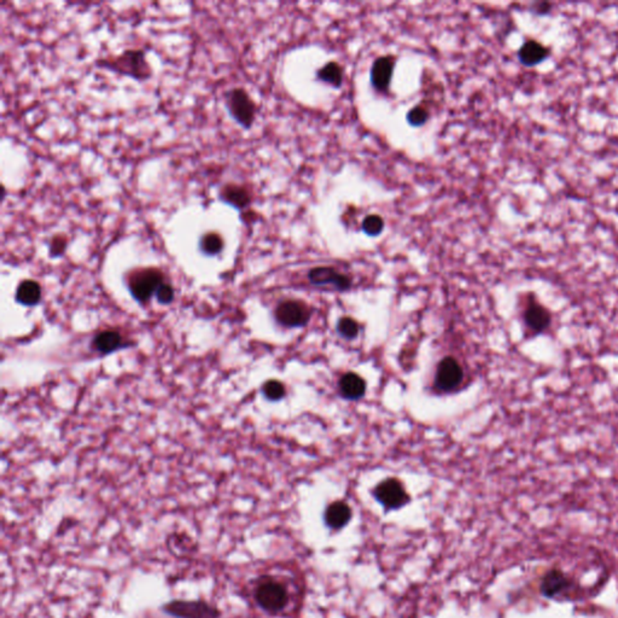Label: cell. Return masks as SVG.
<instances>
[{"label": "cell", "instance_id": "5bb4252c", "mask_svg": "<svg viewBox=\"0 0 618 618\" xmlns=\"http://www.w3.org/2000/svg\"><path fill=\"white\" fill-rule=\"evenodd\" d=\"M339 390L346 399L358 400L365 394L366 383L359 375L349 372L339 380Z\"/></svg>", "mask_w": 618, "mask_h": 618}, {"label": "cell", "instance_id": "9c48e42d", "mask_svg": "<svg viewBox=\"0 0 618 618\" xmlns=\"http://www.w3.org/2000/svg\"><path fill=\"white\" fill-rule=\"evenodd\" d=\"M309 311L299 301H285L275 309V318L278 323L287 327L304 326L309 320Z\"/></svg>", "mask_w": 618, "mask_h": 618}, {"label": "cell", "instance_id": "d4e9b609", "mask_svg": "<svg viewBox=\"0 0 618 618\" xmlns=\"http://www.w3.org/2000/svg\"><path fill=\"white\" fill-rule=\"evenodd\" d=\"M262 391L265 396L271 401H277L285 395V387L279 380H268L267 383H265Z\"/></svg>", "mask_w": 618, "mask_h": 618}, {"label": "cell", "instance_id": "30bf717a", "mask_svg": "<svg viewBox=\"0 0 618 618\" xmlns=\"http://www.w3.org/2000/svg\"><path fill=\"white\" fill-rule=\"evenodd\" d=\"M308 279L315 287L332 285L339 290H347L351 287L349 277L337 271L336 268L327 267V266L311 268L308 273Z\"/></svg>", "mask_w": 618, "mask_h": 618}, {"label": "cell", "instance_id": "ac0fdd59", "mask_svg": "<svg viewBox=\"0 0 618 618\" xmlns=\"http://www.w3.org/2000/svg\"><path fill=\"white\" fill-rule=\"evenodd\" d=\"M41 299V287L36 280H23L17 287L16 299L24 306H34Z\"/></svg>", "mask_w": 618, "mask_h": 618}, {"label": "cell", "instance_id": "d6986e66", "mask_svg": "<svg viewBox=\"0 0 618 618\" xmlns=\"http://www.w3.org/2000/svg\"><path fill=\"white\" fill-rule=\"evenodd\" d=\"M568 585H569L568 578L564 576L563 572L552 571L547 575L546 577L543 578L541 590H543V595H547V597H555V595H559L562 590H565Z\"/></svg>", "mask_w": 618, "mask_h": 618}, {"label": "cell", "instance_id": "603a6c76", "mask_svg": "<svg viewBox=\"0 0 618 618\" xmlns=\"http://www.w3.org/2000/svg\"><path fill=\"white\" fill-rule=\"evenodd\" d=\"M67 247H68V238H67V235H62V233L55 235L50 240V243H48L50 255H51V257H60V256L63 255L64 252H65Z\"/></svg>", "mask_w": 618, "mask_h": 618}, {"label": "cell", "instance_id": "7c38bea8", "mask_svg": "<svg viewBox=\"0 0 618 618\" xmlns=\"http://www.w3.org/2000/svg\"><path fill=\"white\" fill-rule=\"evenodd\" d=\"M219 198L223 203L232 206V207L244 211L250 207L252 201V195L250 190L240 185V183H228L223 185L219 192Z\"/></svg>", "mask_w": 618, "mask_h": 618}, {"label": "cell", "instance_id": "8fae6325", "mask_svg": "<svg viewBox=\"0 0 618 618\" xmlns=\"http://www.w3.org/2000/svg\"><path fill=\"white\" fill-rule=\"evenodd\" d=\"M523 320L533 334H541L550 327V313L538 299H531L524 308Z\"/></svg>", "mask_w": 618, "mask_h": 618}, {"label": "cell", "instance_id": "52a82bcc", "mask_svg": "<svg viewBox=\"0 0 618 618\" xmlns=\"http://www.w3.org/2000/svg\"><path fill=\"white\" fill-rule=\"evenodd\" d=\"M464 372L460 363L454 358H444L437 366L435 383L442 391L457 389L463 382Z\"/></svg>", "mask_w": 618, "mask_h": 618}, {"label": "cell", "instance_id": "484cf974", "mask_svg": "<svg viewBox=\"0 0 618 618\" xmlns=\"http://www.w3.org/2000/svg\"><path fill=\"white\" fill-rule=\"evenodd\" d=\"M156 297H157L159 302H161V304H166L172 302V299H174V290H173V287H171V284L164 282V283L161 285L160 289H159L157 294H156Z\"/></svg>", "mask_w": 618, "mask_h": 618}, {"label": "cell", "instance_id": "44dd1931", "mask_svg": "<svg viewBox=\"0 0 618 618\" xmlns=\"http://www.w3.org/2000/svg\"><path fill=\"white\" fill-rule=\"evenodd\" d=\"M384 228H385L384 219L378 214L367 215L361 223L363 233L370 235V237H377V235H380L383 232Z\"/></svg>", "mask_w": 618, "mask_h": 618}, {"label": "cell", "instance_id": "5b68a950", "mask_svg": "<svg viewBox=\"0 0 618 618\" xmlns=\"http://www.w3.org/2000/svg\"><path fill=\"white\" fill-rule=\"evenodd\" d=\"M255 600L265 611L279 612L287 604V588L278 581L267 578L256 587Z\"/></svg>", "mask_w": 618, "mask_h": 618}, {"label": "cell", "instance_id": "ba28073f", "mask_svg": "<svg viewBox=\"0 0 618 618\" xmlns=\"http://www.w3.org/2000/svg\"><path fill=\"white\" fill-rule=\"evenodd\" d=\"M375 498L387 508H399L408 501L405 488L395 479H385L378 484L375 491Z\"/></svg>", "mask_w": 618, "mask_h": 618}, {"label": "cell", "instance_id": "3957f363", "mask_svg": "<svg viewBox=\"0 0 618 618\" xmlns=\"http://www.w3.org/2000/svg\"><path fill=\"white\" fill-rule=\"evenodd\" d=\"M164 283V275L159 268H137L127 275L128 289L139 302H148Z\"/></svg>", "mask_w": 618, "mask_h": 618}, {"label": "cell", "instance_id": "277c9868", "mask_svg": "<svg viewBox=\"0 0 618 618\" xmlns=\"http://www.w3.org/2000/svg\"><path fill=\"white\" fill-rule=\"evenodd\" d=\"M164 614L174 618H220L219 607L206 600H171L161 607Z\"/></svg>", "mask_w": 618, "mask_h": 618}, {"label": "cell", "instance_id": "7a4b0ae2", "mask_svg": "<svg viewBox=\"0 0 618 618\" xmlns=\"http://www.w3.org/2000/svg\"><path fill=\"white\" fill-rule=\"evenodd\" d=\"M225 105L232 119L244 129L252 128L256 120L257 105L243 87H233L225 93Z\"/></svg>", "mask_w": 618, "mask_h": 618}, {"label": "cell", "instance_id": "6da1fadb", "mask_svg": "<svg viewBox=\"0 0 618 618\" xmlns=\"http://www.w3.org/2000/svg\"><path fill=\"white\" fill-rule=\"evenodd\" d=\"M97 65L138 81L148 80L154 74L145 51L140 48H127L120 55L103 57L97 60Z\"/></svg>", "mask_w": 618, "mask_h": 618}, {"label": "cell", "instance_id": "4fadbf2b", "mask_svg": "<svg viewBox=\"0 0 618 618\" xmlns=\"http://www.w3.org/2000/svg\"><path fill=\"white\" fill-rule=\"evenodd\" d=\"M550 55V50L543 46L538 41H527L521 46L518 51V60L526 67H534L546 60Z\"/></svg>", "mask_w": 618, "mask_h": 618}, {"label": "cell", "instance_id": "cb8c5ba5", "mask_svg": "<svg viewBox=\"0 0 618 618\" xmlns=\"http://www.w3.org/2000/svg\"><path fill=\"white\" fill-rule=\"evenodd\" d=\"M337 329H339L341 336H343L344 339H353L359 335V325L354 319L348 318V316L339 320Z\"/></svg>", "mask_w": 618, "mask_h": 618}, {"label": "cell", "instance_id": "e0dca14e", "mask_svg": "<svg viewBox=\"0 0 618 618\" xmlns=\"http://www.w3.org/2000/svg\"><path fill=\"white\" fill-rule=\"evenodd\" d=\"M122 342L124 341H122V336L120 335V332L105 330V331L100 332L98 335H96V337L93 339L92 346L102 354H108V353H112L116 349H119L122 346Z\"/></svg>", "mask_w": 618, "mask_h": 618}, {"label": "cell", "instance_id": "ffe728a7", "mask_svg": "<svg viewBox=\"0 0 618 618\" xmlns=\"http://www.w3.org/2000/svg\"><path fill=\"white\" fill-rule=\"evenodd\" d=\"M225 247L223 235L218 232H207L200 240L201 252L208 256H215L223 252Z\"/></svg>", "mask_w": 618, "mask_h": 618}, {"label": "cell", "instance_id": "8992f818", "mask_svg": "<svg viewBox=\"0 0 618 618\" xmlns=\"http://www.w3.org/2000/svg\"><path fill=\"white\" fill-rule=\"evenodd\" d=\"M396 60L398 58L394 55H384L375 58L372 63L370 73L372 87L380 95L389 93L393 75L395 72Z\"/></svg>", "mask_w": 618, "mask_h": 618}, {"label": "cell", "instance_id": "9a60e30c", "mask_svg": "<svg viewBox=\"0 0 618 618\" xmlns=\"http://www.w3.org/2000/svg\"><path fill=\"white\" fill-rule=\"evenodd\" d=\"M351 517V507L343 501H336L327 507L325 512V521L329 527L332 529H341L344 527Z\"/></svg>", "mask_w": 618, "mask_h": 618}, {"label": "cell", "instance_id": "7402d4cb", "mask_svg": "<svg viewBox=\"0 0 618 618\" xmlns=\"http://www.w3.org/2000/svg\"><path fill=\"white\" fill-rule=\"evenodd\" d=\"M429 119H430V112L422 104H417L407 112L406 120L412 127H422L427 124Z\"/></svg>", "mask_w": 618, "mask_h": 618}, {"label": "cell", "instance_id": "2e32d148", "mask_svg": "<svg viewBox=\"0 0 618 618\" xmlns=\"http://www.w3.org/2000/svg\"><path fill=\"white\" fill-rule=\"evenodd\" d=\"M344 69L335 60L327 62L316 72V79L332 87L341 88L343 85Z\"/></svg>", "mask_w": 618, "mask_h": 618}]
</instances>
